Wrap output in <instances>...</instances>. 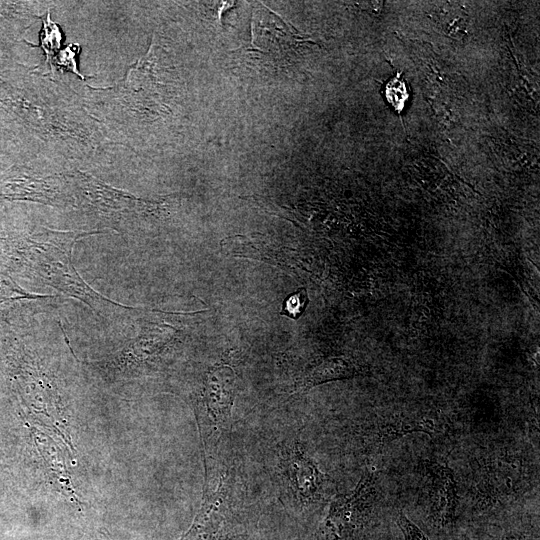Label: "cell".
<instances>
[{
    "instance_id": "obj_3",
    "label": "cell",
    "mask_w": 540,
    "mask_h": 540,
    "mask_svg": "<svg viewBox=\"0 0 540 540\" xmlns=\"http://www.w3.org/2000/svg\"><path fill=\"white\" fill-rule=\"evenodd\" d=\"M206 405L213 421L224 422L231 413L235 393V374L229 366L213 368L207 376Z\"/></svg>"
},
{
    "instance_id": "obj_9",
    "label": "cell",
    "mask_w": 540,
    "mask_h": 540,
    "mask_svg": "<svg viewBox=\"0 0 540 540\" xmlns=\"http://www.w3.org/2000/svg\"><path fill=\"white\" fill-rule=\"evenodd\" d=\"M501 540H529V539L526 538V537H523V536L514 535V536H507V537H504V538L501 539Z\"/></svg>"
},
{
    "instance_id": "obj_6",
    "label": "cell",
    "mask_w": 540,
    "mask_h": 540,
    "mask_svg": "<svg viewBox=\"0 0 540 540\" xmlns=\"http://www.w3.org/2000/svg\"><path fill=\"white\" fill-rule=\"evenodd\" d=\"M384 97L395 112L399 115L403 112L409 98V93L407 84L400 72H397V74L386 83Z\"/></svg>"
},
{
    "instance_id": "obj_8",
    "label": "cell",
    "mask_w": 540,
    "mask_h": 540,
    "mask_svg": "<svg viewBox=\"0 0 540 540\" xmlns=\"http://www.w3.org/2000/svg\"><path fill=\"white\" fill-rule=\"evenodd\" d=\"M396 524L401 530L404 540H430L428 536L401 511L396 517Z\"/></svg>"
},
{
    "instance_id": "obj_5",
    "label": "cell",
    "mask_w": 540,
    "mask_h": 540,
    "mask_svg": "<svg viewBox=\"0 0 540 540\" xmlns=\"http://www.w3.org/2000/svg\"><path fill=\"white\" fill-rule=\"evenodd\" d=\"M365 369L345 357H329L317 365L300 383L299 391H306L314 386L365 374Z\"/></svg>"
},
{
    "instance_id": "obj_1",
    "label": "cell",
    "mask_w": 540,
    "mask_h": 540,
    "mask_svg": "<svg viewBox=\"0 0 540 540\" xmlns=\"http://www.w3.org/2000/svg\"><path fill=\"white\" fill-rule=\"evenodd\" d=\"M375 471L367 472L357 487L348 495L335 498L320 531L319 540H346L354 527V518L373 492Z\"/></svg>"
},
{
    "instance_id": "obj_4",
    "label": "cell",
    "mask_w": 540,
    "mask_h": 540,
    "mask_svg": "<svg viewBox=\"0 0 540 540\" xmlns=\"http://www.w3.org/2000/svg\"><path fill=\"white\" fill-rule=\"evenodd\" d=\"M289 470L292 483L300 496L309 500L319 497L326 476L298 446L289 459Z\"/></svg>"
},
{
    "instance_id": "obj_2",
    "label": "cell",
    "mask_w": 540,
    "mask_h": 540,
    "mask_svg": "<svg viewBox=\"0 0 540 540\" xmlns=\"http://www.w3.org/2000/svg\"><path fill=\"white\" fill-rule=\"evenodd\" d=\"M425 467L431 480L428 521L439 530L452 528L456 521L458 503L453 470L435 462H426Z\"/></svg>"
},
{
    "instance_id": "obj_7",
    "label": "cell",
    "mask_w": 540,
    "mask_h": 540,
    "mask_svg": "<svg viewBox=\"0 0 540 540\" xmlns=\"http://www.w3.org/2000/svg\"><path fill=\"white\" fill-rule=\"evenodd\" d=\"M310 300L305 287H299L296 291L286 296L282 302L280 315L298 320L305 312Z\"/></svg>"
}]
</instances>
